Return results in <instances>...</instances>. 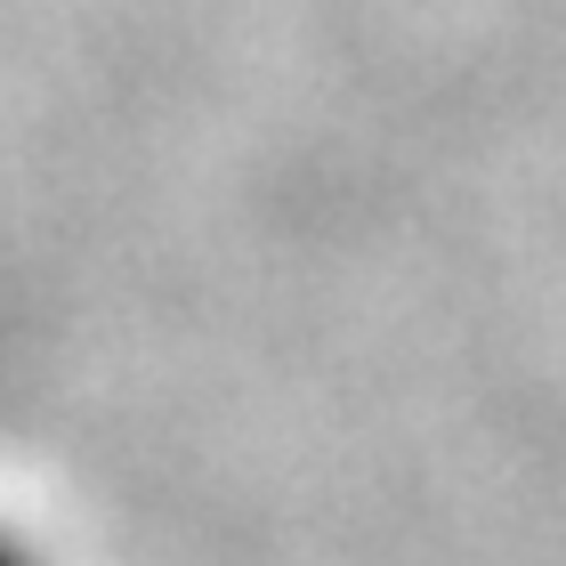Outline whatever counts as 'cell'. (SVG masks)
<instances>
[{
    "label": "cell",
    "mask_w": 566,
    "mask_h": 566,
    "mask_svg": "<svg viewBox=\"0 0 566 566\" xmlns=\"http://www.w3.org/2000/svg\"><path fill=\"white\" fill-rule=\"evenodd\" d=\"M0 566H49L41 534H24V518H9V510H0Z\"/></svg>",
    "instance_id": "6da1fadb"
}]
</instances>
